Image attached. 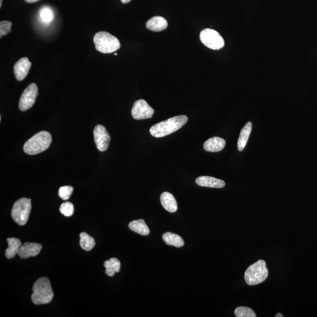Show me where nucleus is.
I'll return each instance as SVG.
<instances>
[{"label": "nucleus", "instance_id": "obj_18", "mask_svg": "<svg viewBox=\"0 0 317 317\" xmlns=\"http://www.w3.org/2000/svg\"><path fill=\"white\" fill-rule=\"evenodd\" d=\"M253 124L249 122L242 129L238 140L237 147L239 151H242L248 143L250 134H251Z\"/></svg>", "mask_w": 317, "mask_h": 317}, {"label": "nucleus", "instance_id": "obj_25", "mask_svg": "<svg viewBox=\"0 0 317 317\" xmlns=\"http://www.w3.org/2000/svg\"><path fill=\"white\" fill-rule=\"evenodd\" d=\"M39 15L41 18L46 23H50L54 18L52 10L48 8V7H44V8L41 10Z\"/></svg>", "mask_w": 317, "mask_h": 317}, {"label": "nucleus", "instance_id": "obj_20", "mask_svg": "<svg viewBox=\"0 0 317 317\" xmlns=\"http://www.w3.org/2000/svg\"><path fill=\"white\" fill-rule=\"evenodd\" d=\"M162 239L165 242L166 244L169 246H173L176 247V248H182L185 244L183 239L180 236V235L171 233V232H167L162 235Z\"/></svg>", "mask_w": 317, "mask_h": 317}, {"label": "nucleus", "instance_id": "obj_31", "mask_svg": "<svg viewBox=\"0 0 317 317\" xmlns=\"http://www.w3.org/2000/svg\"><path fill=\"white\" fill-rule=\"evenodd\" d=\"M3 0H0V7H2Z\"/></svg>", "mask_w": 317, "mask_h": 317}, {"label": "nucleus", "instance_id": "obj_14", "mask_svg": "<svg viewBox=\"0 0 317 317\" xmlns=\"http://www.w3.org/2000/svg\"><path fill=\"white\" fill-rule=\"evenodd\" d=\"M146 28L149 30L154 32H160L167 29L168 23L165 18L155 16L151 18L146 23Z\"/></svg>", "mask_w": 317, "mask_h": 317}, {"label": "nucleus", "instance_id": "obj_11", "mask_svg": "<svg viewBox=\"0 0 317 317\" xmlns=\"http://www.w3.org/2000/svg\"><path fill=\"white\" fill-rule=\"evenodd\" d=\"M31 65V62L27 57L21 58L15 64L14 72L17 81H21L26 78Z\"/></svg>", "mask_w": 317, "mask_h": 317}, {"label": "nucleus", "instance_id": "obj_21", "mask_svg": "<svg viewBox=\"0 0 317 317\" xmlns=\"http://www.w3.org/2000/svg\"><path fill=\"white\" fill-rule=\"evenodd\" d=\"M104 265L106 268V274L109 277H112L115 272H118L121 270V262L116 258H111L109 260L105 261Z\"/></svg>", "mask_w": 317, "mask_h": 317}, {"label": "nucleus", "instance_id": "obj_1", "mask_svg": "<svg viewBox=\"0 0 317 317\" xmlns=\"http://www.w3.org/2000/svg\"><path fill=\"white\" fill-rule=\"evenodd\" d=\"M188 121L185 115H179L154 125L150 128L151 135L156 138H162L175 132L185 125Z\"/></svg>", "mask_w": 317, "mask_h": 317}, {"label": "nucleus", "instance_id": "obj_13", "mask_svg": "<svg viewBox=\"0 0 317 317\" xmlns=\"http://www.w3.org/2000/svg\"><path fill=\"white\" fill-rule=\"evenodd\" d=\"M197 185L202 187L212 188H223L226 183L222 180L216 179L211 176H200L196 179Z\"/></svg>", "mask_w": 317, "mask_h": 317}, {"label": "nucleus", "instance_id": "obj_15", "mask_svg": "<svg viewBox=\"0 0 317 317\" xmlns=\"http://www.w3.org/2000/svg\"><path fill=\"white\" fill-rule=\"evenodd\" d=\"M226 146V141L220 137H213L204 143V149L208 152H217L222 150Z\"/></svg>", "mask_w": 317, "mask_h": 317}, {"label": "nucleus", "instance_id": "obj_7", "mask_svg": "<svg viewBox=\"0 0 317 317\" xmlns=\"http://www.w3.org/2000/svg\"><path fill=\"white\" fill-rule=\"evenodd\" d=\"M201 42L210 49L218 50L224 46V41L218 32L210 28L204 29L200 34Z\"/></svg>", "mask_w": 317, "mask_h": 317}, {"label": "nucleus", "instance_id": "obj_26", "mask_svg": "<svg viewBox=\"0 0 317 317\" xmlns=\"http://www.w3.org/2000/svg\"><path fill=\"white\" fill-rule=\"evenodd\" d=\"M73 190V187L71 186H62L58 191V195L64 201L68 200L72 194Z\"/></svg>", "mask_w": 317, "mask_h": 317}, {"label": "nucleus", "instance_id": "obj_29", "mask_svg": "<svg viewBox=\"0 0 317 317\" xmlns=\"http://www.w3.org/2000/svg\"><path fill=\"white\" fill-rule=\"evenodd\" d=\"M121 1L123 4H127L128 3H130L131 1V0H121Z\"/></svg>", "mask_w": 317, "mask_h": 317}, {"label": "nucleus", "instance_id": "obj_3", "mask_svg": "<svg viewBox=\"0 0 317 317\" xmlns=\"http://www.w3.org/2000/svg\"><path fill=\"white\" fill-rule=\"evenodd\" d=\"M52 142V136L49 132L42 131L33 136L25 143L24 151L29 155H35L46 150Z\"/></svg>", "mask_w": 317, "mask_h": 317}, {"label": "nucleus", "instance_id": "obj_32", "mask_svg": "<svg viewBox=\"0 0 317 317\" xmlns=\"http://www.w3.org/2000/svg\"><path fill=\"white\" fill-rule=\"evenodd\" d=\"M114 55H115V56H117V54L115 53V54H114Z\"/></svg>", "mask_w": 317, "mask_h": 317}, {"label": "nucleus", "instance_id": "obj_22", "mask_svg": "<svg viewBox=\"0 0 317 317\" xmlns=\"http://www.w3.org/2000/svg\"><path fill=\"white\" fill-rule=\"evenodd\" d=\"M80 246L81 248L86 251L89 252L93 249L95 246V241L93 237L90 236L86 232H83L80 235Z\"/></svg>", "mask_w": 317, "mask_h": 317}, {"label": "nucleus", "instance_id": "obj_24", "mask_svg": "<svg viewBox=\"0 0 317 317\" xmlns=\"http://www.w3.org/2000/svg\"><path fill=\"white\" fill-rule=\"evenodd\" d=\"M60 211L66 217H71L74 212V208L71 202H65L62 204L60 208Z\"/></svg>", "mask_w": 317, "mask_h": 317}, {"label": "nucleus", "instance_id": "obj_2", "mask_svg": "<svg viewBox=\"0 0 317 317\" xmlns=\"http://www.w3.org/2000/svg\"><path fill=\"white\" fill-rule=\"evenodd\" d=\"M31 300L35 305L46 304L51 303L54 297V293L49 279L42 278L36 280L32 287Z\"/></svg>", "mask_w": 317, "mask_h": 317}, {"label": "nucleus", "instance_id": "obj_4", "mask_svg": "<svg viewBox=\"0 0 317 317\" xmlns=\"http://www.w3.org/2000/svg\"><path fill=\"white\" fill-rule=\"evenodd\" d=\"M94 43L96 50L103 54L115 52L121 48L119 39L106 31L97 32L94 36Z\"/></svg>", "mask_w": 317, "mask_h": 317}, {"label": "nucleus", "instance_id": "obj_8", "mask_svg": "<svg viewBox=\"0 0 317 317\" xmlns=\"http://www.w3.org/2000/svg\"><path fill=\"white\" fill-rule=\"evenodd\" d=\"M38 95V87L35 84L32 83L25 88L20 99L19 108L21 111H26L32 108Z\"/></svg>", "mask_w": 317, "mask_h": 317}, {"label": "nucleus", "instance_id": "obj_23", "mask_svg": "<svg viewBox=\"0 0 317 317\" xmlns=\"http://www.w3.org/2000/svg\"><path fill=\"white\" fill-rule=\"evenodd\" d=\"M235 315L237 317H256V313L249 307H239L235 309Z\"/></svg>", "mask_w": 317, "mask_h": 317}, {"label": "nucleus", "instance_id": "obj_10", "mask_svg": "<svg viewBox=\"0 0 317 317\" xmlns=\"http://www.w3.org/2000/svg\"><path fill=\"white\" fill-rule=\"evenodd\" d=\"M94 141L97 148L101 152L108 149L110 141V136L106 128L101 125H98L94 130Z\"/></svg>", "mask_w": 317, "mask_h": 317}, {"label": "nucleus", "instance_id": "obj_27", "mask_svg": "<svg viewBox=\"0 0 317 317\" xmlns=\"http://www.w3.org/2000/svg\"><path fill=\"white\" fill-rule=\"evenodd\" d=\"M12 23L9 21H2L0 22V37L8 34L12 31Z\"/></svg>", "mask_w": 317, "mask_h": 317}, {"label": "nucleus", "instance_id": "obj_9", "mask_svg": "<svg viewBox=\"0 0 317 317\" xmlns=\"http://www.w3.org/2000/svg\"><path fill=\"white\" fill-rule=\"evenodd\" d=\"M154 110L144 99H139L133 105L131 113L136 120L151 118L154 114Z\"/></svg>", "mask_w": 317, "mask_h": 317}, {"label": "nucleus", "instance_id": "obj_16", "mask_svg": "<svg viewBox=\"0 0 317 317\" xmlns=\"http://www.w3.org/2000/svg\"><path fill=\"white\" fill-rule=\"evenodd\" d=\"M161 202L166 211L170 213H175L178 210V204L173 195L169 192H164L161 194Z\"/></svg>", "mask_w": 317, "mask_h": 317}, {"label": "nucleus", "instance_id": "obj_19", "mask_svg": "<svg viewBox=\"0 0 317 317\" xmlns=\"http://www.w3.org/2000/svg\"><path fill=\"white\" fill-rule=\"evenodd\" d=\"M130 229L142 235H147L150 233V230L144 220L139 219L132 221L129 224Z\"/></svg>", "mask_w": 317, "mask_h": 317}, {"label": "nucleus", "instance_id": "obj_17", "mask_svg": "<svg viewBox=\"0 0 317 317\" xmlns=\"http://www.w3.org/2000/svg\"><path fill=\"white\" fill-rule=\"evenodd\" d=\"M9 244V248L6 250V257L8 259H13L19 252L21 247V242L20 239L17 238H8L7 239Z\"/></svg>", "mask_w": 317, "mask_h": 317}, {"label": "nucleus", "instance_id": "obj_28", "mask_svg": "<svg viewBox=\"0 0 317 317\" xmlns=\"http://www.w3.org/2000/svg\"><path fill=\"white\" fill-rule=\"evenodd\" d=\"M40 1V0H25V2L29 4H32L35 3H37Z\"/></svg>", "mask_w": 317, "mask_h": 317}, {"label": "nucleus", "instance_id": "obj_5", "mask_svg": "<svg viewBox=\"0 0 317 317\" xmlns=\"http://www.w3.org/2000/svg\"><path fill=\"white\" fill-rule=\"evenodd\" d=\"M268 275V271L266 263L263 260H260L247 269L245 279L248 285L255 286L264 282Z\"/></svg>", "mask_w": 317, "mask_h": 317}, {"label": "nucleus", "instance_id": "obj_6", "mask_svg": "<svg viewBox=\"0 0 317 317\" xmlns=\"http://www.w3.org/2000/svg\"><path fill=\"white\" fill-rule=\"evenodd\" d=\"M31 199L21 198L14 203L12 216L14 222L20 226H24L28 222L32 206Z\"/></svg>", "mask_w": 317, "mask_h": 317}, {"label": "nucleus", "instance_id": "obj_12", "mask_svg": "<svg viewBox=\"0 0 317 317\" xmlns=\"http://www.w3.org/2000/svg\"><path fill=\"white\" fill-rule=\"evenodd\" d=\"M43 246L38 243H25L22 245L18 255L21 259H26L29 257H35L42 251Z\"/></svg>", "mask_w": 317, "mask_h": 317}, {"label": "nucleus", "instance_id": "obj_30", "mask_svg": "<svg viewBox=\"0 0 317 317\" xmlns=\"http://www.w3.org/2000/svg\"><path fill=\"white\" fill-rule=\"evenodd\" d=\"M283 315L282 314H280V313H278V314L275 315V317H283Z\"/></svg>", "mask_w": 317, "mask_h": 317}]
</instances>
